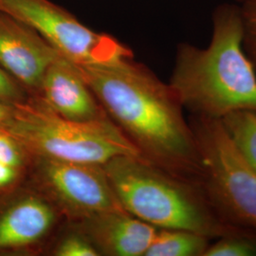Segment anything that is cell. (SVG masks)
Returning a JSON list of instances; mask_svg holds the SVG:
<instances>
[{"label": "cell", "instance_id": "obj_1", "mask_svg": "<svg viewBox=\"0 0 256 256\" xmlns=\"http://www.w3.org/2000/svg\"><path fill=\"white\" fill-rule=\"evenodd\" d=\"M75 64L104 110L144 160L200 183L202 162L196 138L169 84L133 56L101 64Z\"/></svg>", "mask_w": 256, "mask_h": 256}, {"label": "cell", "instance_id": "obj_2", "mask_svg": "<svg viewBox=\"0 0 256 256\" xmlns=\"http://www.w3.org/2000/svg\"><path fill=\"white\" fill-rule=\"evenodd\" d=\"M212 25L208 46H178L169 86L191 115L221 120L234 111L256 112V70L243 46L238 4L218 5Z\"/></svg>", "mask_w": 256, "mask_h": 256}, {"label": "cell", "instance_id": "obj_3", "mask_svg": "<svg viewBox=\"0 0 256 256\" xmlns=\"http://www.w3.org/2000/svg\"><path fill=\"white\" fill-rule=\"evenodd\" d=\"M102 168L122 208L158 229L186 230L210 239L254 232L222 220L200 183L171 174L142 156H116Z\"/></svg>", "mask_w": 256, "mask_h": 256}, {"label": "cell", "instance_id": "obj_4", "mask_svg": "<svg viewBox=\"0 0 256 256\" xmlns=\"http://www.w3.org/2000/svg\"><path fill=\"white\" fill-rule=\"evenodd\" d=\"M27 154L37 158L104 165L120 156H142L137 147L108 117L90 122L66 119L37 96L14 106L3 128Z\"/></svg>", "mask_w": 256, "mask_h": 256}, {"label": "cell", "instance_id": "obj_5", "mask_svg": "<svg viewBox=\"0 0 256 256\" xmlns=\"http://www.w3.org/2000/svg\"><path fill=\"white\" fill-rule=\"evenodd\" d=\"M189 124L200 156V183L220 218L238 229L256 232V171L221 120L191 115Z\"/></svg>", "mask_w": 256, "mask_h": 256}, {"label": "cell", "instance_id": "obj_6", "mask_svg": "<svg viewBox=\"0 0 256 256\" xmlns=\"http://www.w3.org/2000/svg\"><path fill=\"white\" fill-rule=\"evenodd\" d=\"M0 10L34 30L74 64H101L133 56L116 38L84 26L50 0H0Z\"/></svg>", "mask_w": 256, "mask_h": 256}, {"label": "cell", "instance_id": "obj_7", "mask_svg": "<svg viewBox=\"0 0 256 256\" xmlns=\"http://www.w3.org/2000/svg\"><path fill=\"white\" fill-rule=\"evenodd\" d=\"M44 187L64 209L84 218L124 210L102 165L38 158Z\"/></svg>", "mask_w": 256, "mask_h": 256}, {"label": "cell", "instance_id": "obj_8", "mask_svg": "<svg viewBox=\"0 0 256 256\" xmlns=\"http://www.w3.org/2000/svg\"><path fill=\"white\" fill-rule=\"evenodd\" d=\"M59 54L34 30L0 10V66L30 96L38 94L46 68Z\"/></svg>", "mask_w": 256, "mask_h": 256}, {"label": "cell", "instance_id": "obj_9", "mask_svg": "<svg viewBox=\"0 0 256 256\" xmlns=\"http://www.w3.org/2000/svg\"><path fill=\"white\" fill-rule=\"evenodd\" d=\"M36 96L66 119L90 122L106 118L76 64L61 54L46 68Z\"/></svg>", "mask_w": 256, "mask_h": 256}, {"label": "cell", "instance_id": "obj_10", "mask_svg": "<svg viewBox=\"0 0 256 256\" xmlns=\"http://www.w3.org/2000/svg\"><path fill=\"white\" fill-rule=\"evenodd\" d=\"M84 222L92 244L110 256H146L158 232L124 210L98 214L84 218Z\"/></svg>", "mask_w": 256, "mask_h": 256}, {"label": "cell", "instance_id": "obj_11", "mask_svg": "<svg viewBox=\"0 0 256 256\" xmlns=\"http://www.w3.org/2000/svg\"><path fill=\"white\" fill-rule=\"evenodd\" d=\"M48 202L36 196L19 198L0 212V252L20 250L39 242L54 224Z\"/></svg>", "mask_w": 256, "mask_h": 256}, {"label": "cell", "instance_id": "obj_12", "mask_svg": "<svg viewBox=\"0 0 256 256\" xmlns=\"http://www.w3.org/2000/svg\"><path fill=\"white\" fill-rule=\"evenodd\" d=\"M210 241L191 230L158 229L146 256H204Z\"/></svg>", "mask_w": 256, "mask_h": 256}, {"label": "cell", "instance_id": "obj_13", "mask_svg": "<svg viewBox=\"0 0 256 256\" xmlns=\"http://www.w3.org/2000/svg\"><path fill=\"white\" fill-rule=\"evenodd\" d=\"M221 122L238 150L256 171V112L234 111Z\"/></svg>", "mask_w": 256, "mask_h": 256}, {"label": "cell", "instance_id": "obj_14", "mask_svg": "<svg viewBox=\"0 0 256 256\" xmlns=\"http://www.w3.org/2000/svg\"><path fill=\"white\" fill-rule=\"evenodd\" d=\"M25 149L3 128H0V190L12 187L21 176L26 164Z\"/></svg>", "mask_w": 256, "mask_h": 256}, {"label": "cell", "instance_id": "obj_15", "mask_svg": "<svg viewBox=\"0 0 256 256\" xmlns=\"http://www.w3.org/2000/svg\"><path fill=\"white\" fill-rule=\"evenodd\" d=\"M204 256H256V232L230 234L210 244Z\"/></svg>", "mask_w": 256, "mask_h": 256}, {"label": "cell", "instance_id": "obj_16", "mask_svg": "<svg viewBox=\"0 0 256 256\" xmlns=\"http://www.w3.org/2000/svg\"><path fill=\"white\" fill-rule=\"evenodd\" d=\"M243 28V46L256 70V0H239Z\"/></svg>", "mask_w": 256, "mask_h": 256}, {"label": "cell", "instance_id": "obj_17", "mask_svg": "<svg viewBox=\"0 0 256 256\" xmlns=\"http://www.w3.org/2000/svg\"><path fill=\"white\" fill-rule=\"evenodd\" d=\"M99 250L92 241L81 236H70L64 238L55 250L58 256H98Z\"/></svg>", "mask_w": 256, "mask_h": 256}, {"label": "cell", "instance_id": "obj_18", "mask_svg": "<svg viewBox=\"0 0 256 256\" xmlns=\"http://www.w3.org/2000/svg\"><path fill=\"white\" fill-rule=\"evenodd\" d=\"M28 97L24 88L0 66V102L16 106Z\"/></svg>", "mask_w": 256, "mask_h": 256}, {"label": "cell", "instance_id": "obj_19", "mask_svg": "<svg viewBox=\"0 0 256 256\" xmlns=\"http://www.w3.org/2000/svg\"><path fill=\"white\" fill-rule=\"evenodd\" d=\"M14 111V106L0 102V128H3L12 119Z\"/></svg>", "mask_w": 256, "mask_h": 256}, {"label": "cell", "instance_id": "obj_20", "mask_svg": "<svg viewBox=\"0 0 256 256\" xmlns=\"http://www.w3.org/2000/svg\"><path fill=\"white\" fill-rule=\"evenodd\" d=\"M238 1H239V0H238Z\"/></svg>", "mask_w": 256, "mask_h": 256}]
</instances>
